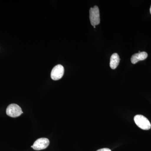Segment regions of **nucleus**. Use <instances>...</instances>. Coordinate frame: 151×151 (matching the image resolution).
<instances>
[{
    "label": "nucleus",
    "mask_w": 151,
    "mask_h": 151,
    "mask_svg": "<svg viewBox=\"0 0 151 151\" xmlns=\"http://www.w3.org/2000/svg\"><path fill=\"white\" fill-rule=\"evenodd\" d=\"M134 121L136 125L143 130L150 129L151 125L148 119L142 115H136L134 118Z\"/></svg>",
    "instance_id": "f257e3e1"
},
{
    "label": "nucleus",
    "mask_w": 151,
    "mask_h": 151,
    "mask_svg": "<svg viewBox=\"0 0 151 151\" xmlns=\"http://www.w3.org/2000/svg\"><path fill=\"white\" fill-rule=\"evenodd\" d=\"M89 19L91 24L93 26H95L100 24V11L97 6H95L90 8L89 10Z\"/></svg>",
    "instance_id": "f03ea898"
},
{
    "label": "nucleus",
    "mask_w": 151,
    "mask_h": 151,
    "mask_svg": "<svg viewBox=\"0 0 151 151\" xmlns=\"http://www.w3.org/2000/svg\"><path fill=\"white\" fill-rule=\"evenodd\" d=\"M6 113L8 116L12 118L19 117L23 113L22 108L18 105L16 104H12L9 105L6 110Z\"/></svg>",
    "instance_id": "7ed1b4c3"
},
{
    "label": "nucleus",
    "mask_w": 151,
    "mask_h": 151,
    "mask_svg": "<svg viewBox=\"0 0 151 151\" xmlns=\"http://www.w3.org/2000/svg\"><path fill=\"white\" fill-rule=\"evenodd\" d=\"M50 144L48 139L42 138L38 139L34 143L31 147L35 150H40L47 148Z\"/></svg>",
    "instance_id": "20e7f679"
},
{
    "label": "nucleus",
    "mask_w": 151,
    "mask_h": 151,
    "mask_svg": "<svg viewBox=\"0 0 151 151\" xmlns=\"http://www.w3.org/2000/svg\"><path fill=\"white\" fill-rule=\"evenodd\" d=\"M64 69L60 64L55 65L51 71V77L53 80H58L62 78L64 74Z\"/></svg>",
    "instance_id": "39448f33"
},
{
    "label": "nucleus",
    "mask_w": 151,
    "mask_h": 151,
    "mask_svg": "<svg viewBox=\"0 0 151 151\" xmlns=\"http://www.w3.org/2000/svg\"><path fill=\"white\" fill-rule=\"evenodd\" d=\"M148 57V54L145 52L139 51L137 53L133 55L131 58V62L133 64H135L140 60H145Z\"/></svg>",
    "instance_id": "423d86ee"
},
{
    "label": "nucleus",
    "mask_w": 151,
    "mask_h": 151,
    "mask_svg": "<svg viewBox=\"0 0 151 151\" xmlns=\"http://www.w3.org/2000/svg\"><path fill=\"white\" fill-rule=\"evenodd\" d=\"M120 62V58L117 53H113L110 59V67L112 69H116Z\"/></svg>",
    "instance_id": "0eeeda50"
},
{
    "label": "nucleus",
    "mask_w": 151,
    "mask_h": 151,
    "mask_svg": "<svg viewBox=\"0 0 151 151\" xmlns=\"http://www.w3.org/2000/svg\"><path fill=\"white\" fill-rule=\"evenodd\" d=\"M97 151H111V150L110 149L108 148H103L100 149Z\"/></svg>",
    "instance_id": "6e6552de"
},
{
    "label": "nucleus",
    "mask_w": 151,
    "mask_h": 151,
    "mask_svg": "<svg viewBox=\"0 0 151 151\" xmlns=\"http://www.w3.org/2000/svg\"><path fill=\"white\" fill-rule=\"evenodd\" d=\"M150 14H151V6L150 9Z\"/></svg>",
    "instance_id": "1a4fd4ad"
},
{
    "label": "nucleus",
    "mask_w": 151,
    "mask_h": 151,
    "mask_svg": "<svg viewBox=\"0 0 151 151\" xmlns=\"http://www.w3.org/2000/svg\"><path fill=\"white\" fill-rule=\"evenodd\" d=\"M93 27H94V28H95V27H95V26H93Z\"/></svg>",
    "instance_id": "9d476101"
}]
</instances>
